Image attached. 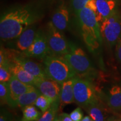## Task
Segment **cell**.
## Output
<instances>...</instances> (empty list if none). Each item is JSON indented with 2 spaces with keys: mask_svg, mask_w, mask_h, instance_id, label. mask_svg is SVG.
<instances>
[{
  "mask_svg": "<svg viewBox=\"0 0 121 121\" xmlns=\"http://www.w3.org/2000/svg\"><path fill=\"white\" fill-rule=\"evenodd\" d=\"M43 14L39 5L30 3L6 9L0 19L1 40L7 42L17 38L26 29L41 20Z\"/></svg>",
  "mask_w": 121,
  "mask_h": 121,
  "instance_id": "cell-1",
  "label": "cell"
},
{
  "mask_svg": "<svg viewBox=\"0 0 121 121\" xmlns=\"http://www.w3.org/2000/svg\"><path fill=\"white\" fill-rule=\"evenodd\" d=\"M75 15L85 44L90 52H96L102 46L103 38L100 24L95 13L88 7H85Z\"/></svg>",
  "mask_w": 121,
  "mask_h": 121,
  "instance_id": "cell-2",
  "label": "cell"
},
{
  "mask_svg": "<svg viewBox=\"0 0 121 121\" xmlns=\"http://www.w3.org/2000/svg\"><path fill=\"white\" fill-rule=\"evenodd\" d=\"M43 61L47 78L60 85L71 78L78 77L70 65L63 57L48 55Z\"/></svg>",
  "mask_w": 121,
  "mask_h": 121,
  "instance_id": "cell-3",
  "label": "cell"
},
{
  "mask_svg": "<svg viewBox=\"0 0 121 121\" xmlns=\"http://www.w3.org/2000/svg\"><path fill=\"white\" fill-rule=\"evenodd\" d=\"M78 78H90L94 75L95 69L86 53L80 47L71 43L70 51L63 56Z\"/></svg>",
  "mask_w": 121,
  "mask_h": 121,
  "instance_id": "cell-4",
  "label": "cell"
},
{
  "mask_svg": "<svg viewBox=\"0 0 121 121\" xmlns=\"http://www.w3.org/2000/svg\"><path fill=\"white\" fill-rule=\"evenodd\" d=\"M100 29L103 40L109 46L116 45L121 37V13L118 9L100 24Z\"/></svg>",
  "mask_w": 121,
  "mask_h": 121,
  "instance_id": "cell-5",
  "label": "cell"
},
{
  "mask_svg": "<svg viewBox=\"0 0 121 121\" xmlns=\"http://www.w3.org/2000/svg\"><path fill=\"white\" fill-rule=\"evenodd\" d=\"M73 92L75 102L81 108L85 109L90 104L98 102L94 87L88 80L76 77Z\"/></svg>",
  "mask_w": 121,
  "mask_h": 121,
  "instance_id": "cell-6",
  "label": "cell"
},
{
  "mask_svg": "<svg viewBox=\"0 0 121 121\" xmlns=\"http://www.w3.org/2000/svg\"><path fill=\"white\" fill-rule=\"evenodd\" d=\"M46 35L47 38L51 55L63 56L70 51V44L61 31L56 28L51 22L47 26Z\"/></svg>",
  "mask_w": 121,
  "mask_h": 121,
  "instance_id": "cell-7",
  "label": "cell"
},
{
  "mask_svg": "<svg viewBox=\"0 0 121 121\" xmlns=\"http://www.w3.org/2000/svg\"><path fill=\"white\" fill-rule=\"evenodd\" d=\"M22 53L25 57L43 60L47 56L51 55L46 33L42 30H37L36 37L33 43L28 49Z\"/></svg>",
  "mask_w": 121,
  "mask_h": 121,
  "instance_id": "cell-8",
  "label": "cell"
},
{
  "mask_svg": "<svg viewBox=\"0 0 121 121\" xmlns=\"http://www.w3.org/2000/svg\"><path fill=\"white\" fill-rule=\"evenodd\" d=\"M9 83L8 105L11 107L17 106L18 99L24 93L35 89L36 87L32 85H29L22 82L15 77H12Z\"/></svg>",
  "mask_w": 121,
  "mask_h": 121,
  "instance_id": "cell-9",
  "label": "cell"
},
{
  "mask_svg": "<svg viewBox=\"0 0 121 121\" xmlns=\"http://www.w3.org/2000/svg\"><path fill=\"white\" fill-rule=\"evenodd\" d=\"M10 62L20 65L25 70L38 79L48 78L45 73L44 69H43L41 65L35 61L30 60L28 57H25L22 55V53L21 55H17L16 52L13 58L10 60Z\"/></svg>",
  "mask_w": 121,
  "mask_h": 121,
  "instance_id": "cell-10",
  "label": "cell"
},
{
  "mask_svg": "<svg viewBox=\"0 0 121 121\" xmlns=\"http://www.w3.org/2000/svg\"><path fill=\"white\" fill-rule=\"evenodd\" d=\"M60 85L52 80L45 78L38 80L36 82L35 86L38 89L42 95L49 98L53 103L60 100L61 89Z\"/></svg>",
  "mask_w": 121,
  "mask_h": 121,
  "instance_id": "cell-11",
  "label": "cell"
},
{
  "mask_svg": "<svg viewBox=\"0 0 121 121\" xmlns=\"http://www.w3.org/2000/svg\"><path fill=\"white\" fill-rule=\"evenodd\" d=\"M69 9L63 2H60L52 16L51 22L60 31L66 30L69 26Z\"/></svg>",
  "mask_w": 121,
  "mask_h": 121,
  "instance_id": "cell-12",
  "label": "cell"
},
{
  "mask_svg": "<svg viewBox=\"0 0 121 121\" xmlns=\"http://www.w3.org/2000/svg\"><path fill=\"white\" fill-rule=\"evenodd\" d=\"M96 11L95 13L99 24L108 18L116 10L115 0H96Z\"/></svg>",
  "mask_w": 121,
  "mask_h": 121,
  "instance_id": "cell-13",
  "label": "cell"
},
{
  "mask_svg": "<svg viewBox=\"0 0 121 121\" xmlns=\"http://www.w3.org/2000/svg\"><path fill=\"white\" fill-rule=\"evenodd\" d=\"M37 31L34 26L29 27L16 38L15 45L18 51L23 52L28 49L34 40Z\"/></svg>",
  "mask_w": 121,
  "mask_h": 121,
  "instance_id": "cell-14",
  "label": "cell"
},
{
  "mask_svg": "<svg viewBox=\"0 0 121 121\" xmlns=\"http://www.w3.org/2000/svg\"><path fill=\"white\" fill-rule=\"evenodd\" d=\"M10 68L12 75L25 84L35 86L36 82L40 80L31 75L17 63L10 62Z\"/></svg>",
  "mask_w": 121,
  "mask_h": 121,
  "instance_id": "cell-15",
  "label": "cell"
},
{
  "mask_svg": "<svg viewBox=\"0 0 121 121\" xmlns=\"http://www.w3.org/2000/svg\"><path fill=\"white\" fill-rule=\"evenodd\" d=\"M75 78H71L61 84L60 97V108L63 106L75 102L73 92Z\"/></svg>",
  "mask_w": 121,
  "mask_h": 121,
  "instance_id": "cell-16",
  "label": "cell"
},
{
  "mask_svg": "<svg viewBox=\"0 0 121 121\" xmlns=\"http://www.w3.org/2000/svg\"><path fill=\"white\" fill-rule=\"evenodd\" d=\"M107 103L109 108L114 111L121 110V87L116 85L109 91Z\"/></svg>",
  "mask_w": 121,
  "mask_h": 121,
  "instance_id": "cell-17",
  "label": "cell"
},
{
  "mask_svg": "<svg viewBox=\"0 0 121 121\" xmlns=\"http://www.w3.org/2000/svg\"><path fill=\"white\" fill-rule=\"evenodd\" d=\"M41 94V93L37 89V87L32 90L26 92L20 96L18 99L17 106L20 108H22L27 105H34L37 98Z\"/></svg>",
  "mask_w": 121,
  "mask_h": 121,
  "instance_id": "cell-18",
  "label": "cell"
},
{
  "mask_svg": "<svg viewBox=\"0 0 121 121\" xmlns=\"http://www.w3.org/2000/svg\"><path fill=\"white\" fill-rule=\"evenodd\" d=\"M85 109L94 121H107L103 109L98 104V102L90 104Z\"/></svg>",
  "mask_w": 121,
  "mask_h": 121,
  "instance_id": "cell-19",
  "label": "cell"
},
{
  "mask_svg": "<svg viewBox=\"0 0 121 121\" xmlns=\"http://www.w3.org/2000/svg\"><path fill=\"white\" fill-rule=\"evenodd\" d=\"M22 117L21 121H37L42 114L34 105H27L22 108Z\"/></svg>",
  "mask_w": 121,
  "mask_h": 121,
  "instance_id": "cell-20",
  "label": "cell"
},
{
  "mask_svg": "<svg viewBox=\"0 0 121 121\" xmlns=\"http://www.w3.org/2000/svg\"><path fill=\"white\" fill-rule=\"evenodd\" d=\"M60 107V100L53 103L51 107L43 113L41 117L37 121H53L57 116V113Z\"/></svg>",
  "mask_w": 121,
  "mask_h": 121,
  "instance_id": "cell-21",
  "label": "cell"
},
{
  "mask_svg": "<svg viewBox=\"0 0 121 121\" xmlns=\"http://www.w3.org/2000/svg\"><path fill=\"white\" fill-rule=\"evenodd\" d=\"M52 103V101L49 98L41 94L37 98L34 105L40 109L42 113H44L51 107Z\"/></svg>",
  "mask_w": 121,
  "mask_h": 121,
  "instance_id": "cell-22",
  "label": "cell"
},
{
  "mask_svg": "<svg viewBox=\"0 0 121 121\" xmlns=\"http://www.w3.org/2000/svg\"><path fill=\"white\" fill-rule=\"evenodd\" d=\"M11 77L12 74L10 71V63L0 65V81L7 82Z\"/></svg>",
  "mask_w": 121,
  "mask_h": 121,
  "instance_id": "cell-23",
  "label": "cell"
},
{
  "mask_svg": "<svg viewBox=\"0 0 121 121\" xmlns=\"http://www.w3.org/2000/svg\"><path fill=\"white\" fill-rule=\"evenodd\" d=\"M9 83L0 82V102L1 105L8 104Z\"/></svg>",
  "mask_w": 121,
  "mask_h": 121,
  "instance_id": "cell-24",
  "label": "cell"
},
{
  "mask_svg": "<svg viewBox=\"0 0 121 121\" xmlns=\"http://www.w3.org/2000/svg\"><path fill=\"white\" fill-rule=\"evenodd\" d=\"M89 0H71L72 10L76 15L86 7Z\"/></svg>",
  "mask_w": 121,
  "mask_h": 121,
  "instance_id": "cell-25",
  "label": "cell"
},
{
  "mask_svg": "<svg viewBox=\"0 0 121 121\" xmlns=\"http://www.w3.org/2000/svg\"><path fill=\"white\" fill-rule=\"evenodd\" d=\"M69 116L73 121H81L84 118V113L80 107H78L69 114Z\"/></svg>",
  "mask_w": 121,
  "mask_h": 121,
  "instance_id": "cell-26",
  "label": "cell"
},
{
  "mask_svg": "<svg viewBox=\"0 0 121 121\" xmlns=\"http://www.w3.org/2000/svg\"><path fill=\"white\" fill-rule=\"evenodd\" d=\"M0 121H13V114L8 110L4 109H1Z\"/></svg>",
  "mask_w": 121,
  "mask_h": 121,
  "instance_id": "cell-27",
  "label": "cell"
},
{
  "mask_svg": "<svg viewBox=\"0 0 121 121\" xmlns=\"http://www.w3.org/2000/svg\"><path fill=\"white\" fill-rule=\"evenodd\" d=\"M116 57H117L118 60H119V62L121 63V37L116 44Z\"/></svg>",
  "mask_w": 121,
  "mask_h": 121,
  "instance_id": "cell-28",
  "label": "cell"
},
{
  "mask_svg": "<svg viewBox=\"0 0 121 121\" xmlns=\"http://www.w3.org/2000/svg\"><path fill=\"white\" fill-rule=\"evenodd\" d=\"M57 117L60 121H73L70 117L69 114L66 113H60L57 116Z\"/></svg>",
  "mask_w": 121,
  "mask_h": 121,
  "instance_id": "cell-29",
  "label": "cell"
},
{
  "mask_svg": "<svg viewBox=\"0 0 121 121\" xmlns=\"http://www.w3.org/2000/svg\"><path fill=\"white\" fill-rule=\"evenodd\" d=\"M88 7L91 10H93L94 13H96V0H89L87 2L86 7Z\"/></svg>",
  "mask_w": 121,
  "mask_h": 121,
  "instance_id": "cell-30",
  "label": "cell"
},
{
  "mask_svg": "<svg viewBox=\"0 0 121 121\" xmlns=\"http://www.w3.org/2000/svg\"><path fill=\"white\" fill-rule=\"evenodd\" d=\"M81 121H94L89 116H86L83 118Z\"/></svg>",
  "mask_w": 121,
  "mask_h": 121,
  "instance_id": "cell-31",
  "label": "cell"
},
{
  "mask_svg": "<svg viewBox=\"0 0 121 121\" xmlns=\"http://www.w3.org/2000/svg\"><path fill=\"white\" fill-rule=\"evenodd\" d=\"M60 121V119H59L58 118V117H57V116H56V117L55 118V119H54V121Z\"/></svg>",
  "mask_w": 121,
  "mask_h": 121,
  "instance_id": "cell-32",
  "label": "cell"
},
{
  "mask_svg": "<svg viewBox=\"0 0 121 121\" xmlns=\"http://www.w3.org/2000/svg\"><path fill=\"white\" fill-rule=\"evenodd\" d=\"M107 121H119L117 120V119H113V120H108Z\"/></svg>",
  "mask_w": 121,
  "mask_h": 121,
  "instance_id": "cell-33",
  "label": "cell"
}]
</instances>
